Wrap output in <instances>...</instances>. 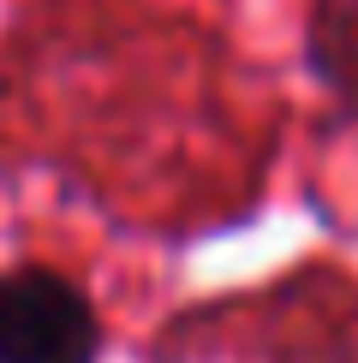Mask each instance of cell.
I'll return each instance as SVG.
<instances>
[{
	"label": "cell",
	"instance_id": "1",
	"mask_svg": "<svg viewBox=\"0 0 358 363\" xmlns=\"http://www.w3.org/2000/svg\"><path fill=\"white\" fill-rule=\"evenodd\" d=\"M102 315L78 280L24 262L0 274V363H102Z\"/></svg>",
	"mask_w": 358,
	"mask_h": 363
},
{
	"label": "cell",
	"instance_id": "2",
	"mask_svg": "<svg viewBox=\"0 0 358 363\" xmlns=\"http://www.w3.org/2000/svg\"><path fill=\"white\" fill-rule=\"evenodd\" d=\"M305 66L340 113L358 119V0H317L305 24Z\"/></svg>",
	"mask_w": 358,
	"mask_h": 363
}]
</instances>
